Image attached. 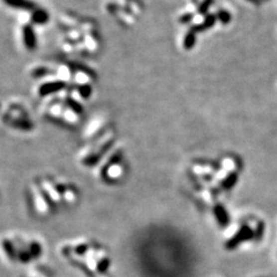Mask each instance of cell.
<instances>
[{"instance_id":"obj_4","label":"cell","mask_w":277,"mask_h":277,"mask_svg":"<svg viewBox=\"0 0 277 277\" xmlns=\"http://www.w3.org/2000/svg\"><path fill=\"white\" fill-rule=\"evenodd\" d=\"M49 16H47L46 12H44L43 9H35L31 14V21L36 24H43L45 23Z\"/></svg>"},{"instance_id":"obj_8","label":"cell","mask_w":277,"mask_h":277,"mask_svg":"<svg viewBox=\"0 0 277 277\" xmlns=\"http://www.w3.org/2000/svg\"><path fill=\"white\" fill-rule=\"evenodd\" d=\"M66 104L73 112H75V114H82V107L79 103H76V101L72 100V98H67Z\"/></svg>"},{"instance_id":"obj_14","label":"cell","mask_w":277,"mask_h":277,"mask_svg":"<svg viewBox=\"0 0 277 277\" xmlns=\"http://www.w3.org/2000/svg\"><path fill=\"white\" fill-rule=\"evenodd\" d=\"M5 247H6V249H10V257H13V251H12L13 249H12V245H10V244H9V247H7L6 245H5ZM6 251H7V253L9 254V250H6Z\"/></svg>"},{"instance_id":"obj_13","label":"cell","mask_w":277,"mask_h":277,"mask_svg":"<svg viewBox=\"0 0 277 277\" xmlns=\"http://www.w3.org/2000/svg\"><path fill=\"white\" fill-rule=\"evenodd\" d=\"M192 17H193L192 14L186 13V14H184L183 16L180 17V22H181V23H187V22H189V21L192 20Z\"/></svg>"},{"instance_id":"obj_2","label":"cell","mask_w":277,"mask_h":277,"mask_svg":"<svg viewBox=\"0 0 277 277\" xmlns=\"http://www.w3.org/2000/svg\"><path fill=\"white\" fill-rule=\"evenodd\" d=\"M22 34H23V43L25 47H27L28 50H34L36 47V36L31 25L29 24L24 25Z\"/></svg>"},{"instance_id":"obj_15","label":"cell","mask_w":277,"mask_h":277,"mask_svg":"<svg viewBox=\"0 0 277 277\" xmlns=\"http://www.w3.org/2000/svg\"><path fill=\"white\" fill-rule=\"evenodd\" d=\"M251 1H255V0H251Z\"/></svg>"},{"instance_id":"obj_12","label":"cell","mask_w":277,"mask_h":277,"mask_svg":"<svg viewBox=\"0 0 277 277\" xmlns=\"http://www.w3.org/2000/svg\"><path fill=\"white\" fill-rule=\"evenodd\" d=\"M235 181H236V174L235 173H232L229 176L227 179H225L224 181V187L225 188H230L233 186V184H235Z\"/></svg>"},{"instance_id":"obj_10","label":"cell","mask_w":277,"mask_h":277,"mask_svg":"<svg viewBox=\"0 0 277 277\" xmlns=\"http://www.w3.org/2000/svg\"><path fill=\"white\" fill-rule=\"evenodd\" d=\"M79 93L83 98H89L92 95V87L89 85H83L79 88Z\"/></svg>"},{"instance_id":"obj_1","label":"cell","mask_w":277,"mask_h":277,"mask_svg":"<svg viewBox=\"0 0 277 277\" xmlns=\"http://www.w3.org/2000/svg\"><path fill=\"white\" fill-rule=\"evenodd\" d=\"M66 83L63 81H52V82H46L43 83V85L39 87L38 93L41 96H47V95H51L53 93L60 92L61 89L65 88Z\"/></svg>"},{"instance_id":"obj_5","label":"cell","mask_w":277,"mask_h":277,"mask_svg":"<svg viewBox=\"0 0 277 277\" xmlns=\"http://www.w3.org/2000/svg\"><path fill=\"white\" fill-rule=\"evenodd\" d=\"M216 20H217V16L214 15V14L207 15L205 21H203L202 23H200L199 25H196L195 29H193V30L198 31V30H206V29H209V28H211L215 24V22H216Z\"/></svg>"},{"instance_id":"obj_9","label":"cell","mask_w":277,"mask_h":277,"mask_svg":"<svg viewBox=\"0 0 277 277\" xmlns=\"http://www.w3.org/2000/svg\"><path fill=\"white\" fill-rule=\"evenodd\" d=\"M213 3H214V0H203V1L201 2V5L199 6V9H198L200 15H203V14H206L208 8H209V7L213 5Z\"/></svg>"},{"instance_id":"obj_11","label":"cell","mask_w":277,"mask_h":277,"mask_svg":"<svg viewBox=\"0 0 277 277\" xmlns=\"http://www.w3.org/2000/svg\"><path fill=\"white\" fill-rule=\"evenodd\" d=\"M216 16L222 23H228L229 21H230V14L225 12V10H220V12L216 14Z\"/></svg>"},{"instance_id":"obj_3","label":"cell","mask_w":277,"mask_h":277,"mask_svg":"<svg viewBox=\"0 0 277 277\" xmlns=\"http://www.w3.org/2000/svg\"><path fill=\"white\" fill-rule=\"evenodd\" d=\"M5 2L10 7L19 9H25V10H31L36 9L35 3L30 1V0H5Z\"/></svg>"},{"instance_id":"obj_7","label":"cell","mask_w":277,"mask_h":277,"mask_svg":"<svg viewBox=\"0 0 277 277\" xmlns=\"http://www.w3.org/2000/svg\"><path fill=\"white\" fill-rule=\"evenodd\" d=\"M215 215H216V218L218 221V223L221 225H227L228 221H229V216L227 214V210L224 209L222 206H216L215 207Z\"/></svg>"},{"instance_id":"obj_6","label":"cell","mask_w":277,"mask_h":277,"mask_svg":"<svg viewBox=\"0 0 277 277\" xmlns=\"http://www.w3.org/2000/svg\"><path fill=\"white\" fill-rule=\"evenodd\" d=\"M195 30H189L187 34L185 35V38H184V49L185 50H191L194 47L195 43H196V34H195Z\"/></svg>"}]
</instances>
